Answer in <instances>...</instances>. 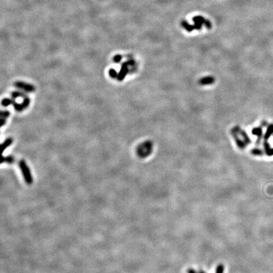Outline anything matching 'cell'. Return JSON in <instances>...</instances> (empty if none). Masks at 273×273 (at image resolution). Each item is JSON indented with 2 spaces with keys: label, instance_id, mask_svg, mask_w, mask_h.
Returning a JSON list of instances; mask_svg holds the SVG:
<instances>
[{
  "label": "cell",
  "instance_id": "cell-13",
  "mask_svg": "<svg viewBox=\"0 0 273 273\" xmlns=\"http://www.w3.org/2000/svg\"><path fill=\"white\" fill-rule=\"evenodd\" d=\"M109 73L110 76L112 77V78L118 77V74H117V72H116V70H114V69H110Z\"/></svg>",
  "mask_w": 273,
  "mask_h": 273
},
{
  "label": "cell",
  "instance_id": "cell-2",
  "mask_svg": "<svg viewBox=\"0 0 273 273\" xmlns=\"http://www.w3.org/2000/svg\"><path fill=\"white\" fill-rule=\"evenodd\" d=\"M15 86L18 88V89H22L25 92H34L35 89L34 85H32L29 84H27V83H25L24 82H21V81L16 82L15 83Z\"/></svg>",
  "mask_w": 273,
  "mask_h": 273
},
{
  "label": "cell",
  "instance_id": "cell-9",
  "mask_svg": "<svg viewBox=\"0 0 273 273\" xmlns=\"http://www.w3.org/2000/svg\"><path fill=\"white\" fill-rule=\"evenodd\" d=\"M193 20L194 23H197V24H200L202 25L204 24L206 20L204 19V18H203L201 16H196L193 18Z\"/></svg>",
  "mask_w": 273,
  "mask_h": 273
},
{
  "label": "cell",
  "instance_id": "cell-10",
  "mask_svg": "<svg viewBox=\"0 0 273 273\" xmlns=\"http://www.w3.org/2000/svg\"><path fill=\"white\" fill-rule=\"evenodd\" d=\"M224 266L222 264H219V265H217L215 273H224Z\"/></svg>",
  "mask_w": 273,
  "mask_h": 273
},
{
  "label": "cell",
  "instance_id": "cell-6",
  "mask_svg": "<svg viewBox=\"0 0 273 273\" xmlns=\"http://www.w3.org/2000/svg\"><path fill=\"white\" fill-rule=\"evenodd\" d=\"M13 138H7V139L4 140L3 142V144H1V148H2V151L4 152V151H5L7 148L9 147V146H10L12 144V143H13Z\"/></svg>",
  "mask_w": 273,
  "mask_h": 273
},
{
  "label": "cell",
  "instance_id": "cell-17",
  "mask_svg": "<svg viewBox=\"0 0 273 273\" xmlns=\"http://www.w3.org/2000/svg\"><path fill=\"white\" fill-rule=\"evenodd\" d=\"M198 273H206V272L204 271L201 269V270H199V271H198Z\"/></svg>",
  "mask_w": 273,
  "mask_h": 273
},
{
  "label": "cell",
  "instance_id": "cell-12",
  "mask_svg": "<svg viewBox=\"0 0 273 273\" xmlns=\"http://www.w3.org/2000/svg\"><path fill=\"white\" fill-rule=\"evenodd\" d=\"M24 94L22 93L21 92H14L12 93V97L13 98H20V97H25Z\"/></svg>",
  "mask_w": 273,
  "mask_h": 273
},
{
  "label": "cell",
  "instance_id": "cell-3",
  "mask_svg": "<svg viewBox=\"0 0 273 273\" xmlns=\"http://www.w3.org/2000/svg\"><path fill=\"white\" fill-rule=\"evenodd\" d=\"M29 103H30V100L28 98H25V99L24 101L22 102V103L21 104H18L17 103H15V102H13V106H14V108L16 110L18 111V112H21V111H22L23 109H25L26 108H27V106H28L29 105Z\"/></svg>",
  "mask_w": 273,
  "mask_h": 273
},
{
  "label": "cell",
  "instance_id": "cell-14",
  "mask_svg": "<svg viewBox=\"0 0 273 273\" xmlns=\"http://www.w3.org/2000/svg\"><path fill=\"white\" fill-rule=\"evenodd\" d=\"M122 57L121 55H116V56L114 57V62L115 63H118L120 62V60L122 59Z\"/></svg>",
  "mask_w": 273,
  "mask_h": 273
},
{
  "label": "cell",
  "instance_id": "cell-4",
  "mask_svg": "<svg viewBox=\"0 0 273 273\" xmlns=\"http://www.w3.org/2000/svg\"><path fill=\"white\" fill-rule=\"evenodd\" d=\"M127 73V64L126 63H124L122 66V68H121V70H120L119 74L118 75V79L119 80H122L125 76L126 73Z\"/></svg>",
  "mask_w": 273,
  "mask_h": 273
},
{
  "label": "cell",
  "instance_id": "cell-16",
  "mask_svg": "<svg viewBox=\"0 0 273 273\" xmlns=\"http://www.w3.org/2000/svg\"><path fill=\"white\" fill-rule=\"evenodd\" d=\"M187 273H198V272H197L195 269H193V268H189V269H187Z\"/></svg>",
  "mask_w": 273,
  "mask_h": 273
},
{
  "label": "cell",
  "instance_id": "cell-11",
  "mask_svg": "<svg viewBox=\"0 0 273 273\" xmlns=\"http://www.w3.org/2000/svg\"><path fill=\"white\" fill-rule=\"evenodd\" d=\"M13 102H14V101L10 99H4L2 101V105L3 106H4V107H7V106H8L9 105L13 104Z\"/></svg>",
  "mask_w": 273,
  "mask_h": 273
},
{
  "label": "cell",
  "instance_id": "cell-1",
  "mask_svg": "<svg viewBox=\"0 0 273 273\" xmlns=\"http://www.w3.org/2000/svg\"><path fill=\"white\" fill-rule=\"evenodd\" d=\"M18 165H19L22 176L24 177L25 183L27 185H32V183H33V177H32L29 166L27 165L26 162L23 159L18 162Z\"/></svg>",
  "mask_w": 273,
  "mask_h": 273
},
{
  "label": "cell",
  "instance_id": "cell-5",
  "mask_svg": "<svg viewBox=\"0 0 273 273\" xmlns=\"http://www.w3.org/2000/svg\"><path fill=\"white\" fill-rule=\"evenodd\" d=\"M10 114V113L8 112V111H1V127H3L4 125L6 123L7 119L8 118Z\"/></svg>",
  "mask_w": 273,
  "mask_h": 273
},
{
  "label": "cell",
  "instance_id": "cell-7",
  "mask_svg": "<svg viewBox=\"0 0 273 273\" xmlns=\"http://www.w3.org/2000/svg\"><path fill=\"white\" fill-rule=\"evenodd\" d=\"M15 159L12 156H3L2 157V160H1V163H8V164H12L13 162H14Z\"/></svg>",
  "mask_w": 273,
  "mask_h": 273
},
{
  "label": "cell",
  "instance_id": "cell-8",
  "mask_svg": "<svg viewBox=\"0 0 273 273\" xmlns=\"http://www.w3.org/2000/svg\"><path fill=\"white\" fill-rule=\"evenodd\" d=\"M181 24H182V26H183L185 29L186 30H187L189 32H190V31H192V30H193L194 29H195V27H194V25H190L187 22L185 21V20L182 22Z\"/></svg>",
  "mask_w": 273,
  "mask_h": 273
},
{
  "label": "cell",
  "instance_id": "cell-15",
  "mask_svg": "<svg viewBox=\"0 0 273 273\" xmlns=\"http://www.w3.org/2000/svg\"><path fill=\"white\" fill-rule=\"evenodd\" d=\"M204 24L206 25V27H207V29H211V23L209 20H205V22H204Z\"/></svg>",
  "mask_w": 273,
  "mask_h": 273
}]
</instances>
